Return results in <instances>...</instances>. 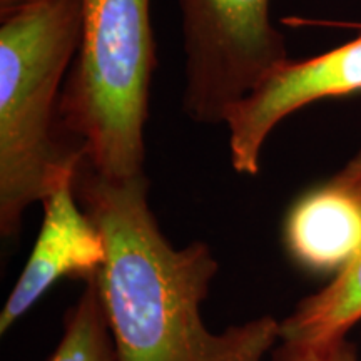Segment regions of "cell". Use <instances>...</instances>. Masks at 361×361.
<instances>
[{"instance_id":"9c48e42d","label":"cell","mask_w":361,"mask_h":361,"mask_svg":"<svg viewBox=\"0 0 361 361\" xmlns=\"http://www.w3.org/2000/svg\"><path fill=\"white\" fill-rule=\"evenodd\" d=\"M47 361H117L96 276L85 281L82 295L67 313L61 341Z\"/></svg>"},{"instance_id":"277c9868","label":"cell","mask_w":361,"mask_h":361,"mask_svg":"<svg viewBox=\"0 0 361 361\" xmlns=\"http://www.w3.org/2000/svg\"><path fill=\"white\" fill-rule=\"evenodd\" d=\"M186 51L184 111L219 124L288 59L271 0H179Z\"/></svg>"},{"instance_id":"3957f363","label":"cell","mask_w":361,"mask_h":361,"mask_svg":"<svg viewBox=\"0 0 361 361\" xmlns=\"http://www.w3.org/2000/svg\"><path fill=\"white\" fill-rule=\"evenodd\" d=\"M156 69L151 0H82V27L62 89V130L111 179L144 174V128Z\"/></svg>"},{"instance_id":"8fae6325","label":"cell","mask_w":361,"mask_h":361,"mask_svg":"<svg viewBox=\"0 0 361 361\" xmlns=\"http://www.w3.org/2000/svg\"><path fill=\"white\" fill-rule=\"evenodd\" d=\"M34 2H37V0H0V19L12 16V13L29 7Z\"/></svg>"},{"instance_id":"52a82bcc","label":"cell","mask_w":361,"mask_h":361,"mask_svg":"<svg viewBox=\"0 0 361 361\" xmlns=\"http://www.w3.org/2000/svg\"><path fill=\"white\" fill-rule=\"evenodd\" d=\"M283 243L298 268L335 278L361 252V149L343 168L293 201Z\"/></svg>"},{"instance_id":"8992f818","label":"cell","mask_w":361,"mask_h":361,"mask_svg":"<svg viewBox=\"0 0 361 361\" xmlns=\"http://www.w3.org/2000/svg\"><path fill=\"white\" fill-rule=\"evenodd\" d=\"M75 176H66L42 201L44 218L37 241L19 279L13 284L2 313L0 333L29 313L57 281L97 276L106 263V241L101 229L80 206Z\"/></svg>"},{"instance_id":"30bf717a","label":"cell","mask_w":361,"mask_h":361,"mask_svg":"<svg viewBox=\"0 0 361 361\" xmlns=\"http://www.w3.org/2000/svg\"><path fill=\"white\" fill-rule=\"evenodd\" d=\"M269 358L271 361H361L358 348L348 336L313 343L281 340Z\"/></svg>"},{"instance_id":"ba28073f","label":"cell","mask_w":361,"mask_h":361,"mask_svg":"<svg viewBox=\"0 0 361 361\" xmlns=\"http://www.w3.org/2000/svg\"><path fill=\"white\" fill-rule=\"evenodd\" d=\"M361 322V252L281 322V340L324 341L348 336Z\"/></svg>"},{"instance_id":"5b68a950","label":"cell","mask_w":361,"mask_h":361,"mask_svg":"<svg viewBox=\"0 0 361 361\" xmlns=\"http://www.w3.org/2000/svg\"><path fill=\"white\" fill-rule=\"evenodd\" d=\"M293 25L341 27L358 32L350 42L319 54L288 59L226 117L231 164L239 174L259 173L261 152L269 134L286 117L324 99L361 94V22L286 19Z\"/></svg>"},{"instance_id":"7a4b0ae2","label":"cell","mask_w":361,"mask_h":361,"mask_svg":"<svg viewBox=\"0 0 361 361\" xmlns=\"http://www.w3.org/2000/svg\"><path fill=\"white\" fill-rule=\"evenodd\" d=\"M82 27V0H37L0 19V231L19 233L34 202L78 173L82 147L61 137L62 89Z\"/></svg>"},{"instance_id":"6da1fadb","label":"cell","mask_w":361,"mask_h":361,"mask_svg":"<svg viewBox=\"0 0 361 361\" xmlns=\"http://www.w3.org/2000/svg\"><path fill=\"white\" fill-rule=\"evenodd\" d=\"M147 191L146 174L111 179L85 161L75 176L80 206L106 241L96 283L117 361H264L281 341V322L259 316L211 331L201 305L218 261L206 243L171 245Z\"/></svg>"}]
</instances>
